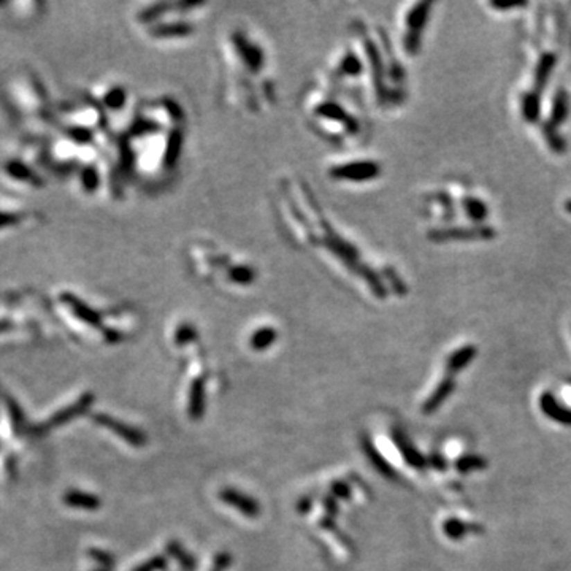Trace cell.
Returning <instances> with one entry per match:
<instances>
[{
  "mask_svg": "<svg viewBox=\"0 0 571 571\" xmlns=\"http://www.w3.org/2000/svg\"><path fill=\"white\" fill-rule=\"evenodd\" d=\"M273 205L290 245L316 257L348 288L378 301L408 294V284L397 268L373 261L369 251L328 216L305 179L295 175L279 178Z\"/></svg>",
  "mask_w": 571,
  "mask_h": 571,
  "instance_id": "6da1fadb",
  "label": "cell"
},
{
  "mask_svg": "<svg viewBox=\"0 0 571 571\" xmlns=\"http://www.w3.org/2000/svg\"><path fill=\"white\" fill-rule=\"evenodd\" d=\"M186 125V113L172 97L140 103L119 137L114 183H135L146 191L166 188L179 170Z\"/></svg>",
  "mask_w": 571,
  "mask_h": 571,
  "instance_id": "7a4b0ae2",
  "label": "cell"
},
{
  "mask_svg": "<svg viewBox=\"0 0 571 571\" xmlns=\"http://www.w3.org/2000/svg\"><path fill=\"white\" fill-rule=\"evenodd\" d=\"M322 83L353 97L365 109H391L406 98V70L380 26L354 19L348 43L331 58Z\"/></svg>",
  "mask_w": 571,
  "mask_h": 571,
  "instance_id": "3957f363",
  "label": "cell"
},
{
  "mask_svg": "<svg viewBox=\"0 0 571 571\" xmlns=\"http://www.w3.org/2000/svg\"><path fill=\"white\" fill-rule=\"evenodd\" d=\"M224 96L241 113H265L276 103L270 53L246 26H232L221 42Z\"/></svg>",
  "mask_w": 571,
  "mask_h": 571,
  "instance_id": "277c9868",
  "label": "cell"
},
{
  "mask_svg": "<svg viewBox=\"0 0 571 571\" xmlns=\"http://www.w3.org/2000/svg\"><path fill=\"white\" fill-rule=\"evenodd\" d=\"M308 128L324 141L343 150L359 148L369 137L365 108L353 97L319 83L310 86L300 98Z\"/></svg>",
  "mask_w": 571,
  "mask_h": 571,
  "instance_id": "5b68a950",
  "label": "cell"
},
{
  "mask_svg": "<svg viewBox=\"0 0 571 571\" xmlns=\"http://www.w3.org/2000/svg\"><path fill=\"white\" fill-rule=\"evenodd\" d=\"M184 259L191 273L211 288L246 292L259 283L256 263L224 249L210 240H195L186 246Z\"/></svg>",
  "mask_w": 571,
  "mask_h": 571,
  "instance_id": "8992f818",
  "label": "cell"
},
{
  "mask_svg": "<svg viewBox=\"0 0 571 571\" xmlns=\"http://www.w3.org/2000/svg\"><path fill=\"white\" fill-rule=\"evenodd\" d=\"M208 8L205 2H152L137 10L135 24L150 40L177 43L189 40L199 30Z\"/></svg>",
  "mask_w": 571,
  "mask_h": 571,
  "instance_id": "52a82bcc",
  "label": "cell"
},
{
  "mask_svg": "<svg viewBox=\"0 0 571 571\" xmlns=\"http://www.w3.org/2000/svg\"><path fill=\"white\" fill-rule=\"evenodd\" d=\"M384 172L383 164L376 159L353 155L342 156L327 162L326 177L335 184L344 186H365L380 179Z\"/></svg>",
  "mask_w": 571,
  "mask_h": 571,
  "instance_id": "ba28073f",
  "label": "cell"
},
{
  "mask_svg": "<svg viewBox=\"0 0 571 571\" xmlns=\"http://www.w3.org/2000/svg\"><path fill=\"white\" fill-rule=\"evenodd\" d=\"M433 8L432 2H417L406 10L403 15L402 26V48L403 53L410 58H416L421 53L424 32L427 23L430 19V12Z\"/></svg>",
  "mask_w": 571,
  "mask_h": 571,
  "instance_id": "9c48e42d",
  "label": "cell"
},
{
  "mask_svg": "<svg viewBox=\"0 0 571 571\" xmlns=\"http://www.w3.org/2000/svg\"><path fill=\"white\" fill-rule=\"evenodd\" d=\"M497 237V230L482 224L471 227H435L430 229L427 238L433 243H449V241H473V240H492Z\"/></svg>",
  "mask_w": 571,
  "mask_h": 571,
  "instance_id": "30bf717a",
  "label": "cell"
},
{
  "mask_svg": "<svg viewBox=\"0 0 571 571\" xmlns=\"http://www.w3.org/2000/svg\"><path fill=\"white\" fill-rule=\"evenodd\" d=\"M92 421L96 424L108 428L109 432L114 433V435L119 437L121 440L129 443L130 446L134 448H145L148 443V437L145 435V432L140 430L134 425L125 424V422L116 419V417L105 414V413H97L92 416Z\"/></svg>",
  "mask_w": 571,
  "mask_h": 571,
  "instance_id": "8fae6325",
  "label": "cell"
},
{
  "mask_svg": "<svg viewBox=\"0 0 571 571\" xmlns=\"http://www.w3.org/2000/svg\"><path fill=\"white\" fill-rule=\"evenodd\" d=\"M94 398H96L94 394L86 392L85 395H81V397L76 400V402L69 405L67 408H62V410H59L58 413H54L45 422V424H42L40 427L37 428V430H40V433H46L49 430H53V428L69 424L70 421H73L78 416L87 413V411H89V408L92 406V403H94Z\"/></svg>",
  "mask_w": 571,
  "mask_h": 571,
  "instance_id": "7c38bea8",
  "label": "cell"
},
{
  "mask_svg": "<svg viewBox=\"0 0 571 571\" xmlns=\"http://www.w3.org/2000/svg\"><path fill=\"white\" fill-rule=\"evenodd\" d=\"M219 500H221L222 503L229 504V507H232L234 509H237L238 513L249 519L259 518L262 511L261 503L257 502L256 498L246 495L245 492H240L237 489L232 487L221 489V492H219Z\"/></svg>",
  "mask_w": 571,
  "mask_h": 571,
  "instance_id": "4fadbf2b",
  "label": "cell"
},
{
  "mask_svg": "<svg viewBox=\"0 0 571 571\" xmlns=\"http://www.w3.org/2000/svg\"><path fill=\"white\" fill-rule=\"evenodd\" d=\"M205 387L207 376H199L192 381L189 387V400H188V416L192 421H200L205 414Z\"/></svg>",
  "mask_w": 571,
  "mask_h": 571,
  "instance_id": "5bb4252c",
  "label": "cell"
},
{
  "mask_svg": "<svg viewBox=\"0 0 571 571\" xmlns=\"http://www.w3.org/2000/svg\"><path fill=\"white\" fill-rule=\"evenodd\" d=\"M557 64V56L551 51L543 53L538 62L535 65L534 71V89L536 94L541 96V92L545 91V87L549 83V78H551L554 69H556Z\"/></svg>",
  "mask_w": 571,
  "mask_h": 571,
  "instance_id": "9a60e30c",
  "label": "cell"
},
{
  "mask_svg": "<svg viewBox=\"0 0 571 571\" xmlns=\"http://www.w3.org/2000/svg\"><path fill=\"white\" fill-rule=\"evenodd\" d=\"M279 337V333L273 326H268V324H263V326L257 327L256 331H252L249 338H248V346L251 351H256V353H263V351L270 349L272 346L276 343V340Z\"/></svg>",
  "mask_w": 571,
  "mask_h": 571,
  "instance_id": "2e32d148",
  "label": "cell"
},
{
  "mask_svg": "<svg viewBox=\"0 0 571 571\" xmlns=\"http://www.w3.org/2000/svg\"><path fill=\"white\" fill-rule=\"evenodd\" d=\"M64 503L70 508L85 509V511H97L102 507V500L94 493L83 491H69L64 495Z\"/></svg>",
  "mask_w": 571,
  "mask_h": 571,
  "instance_id": "e0dca14e",
  "label": "cell"
},
{
  "mask_svg": "<svg viewBox=\"0 0 571 571\" xmlns=\"http://www.w3.org/2000/svg\"><path fill=\"white\" fill-rule=\"evenodd\" d=\"M460 207L470 221L475 222V226H482L489 216V207L484 200L477 199L475 195H464L460 199Z\"/></svg>",
  "mask_w": 571,
  "mask_h": 571,
  "instance_id": "ac0fdd59",
  "label": "cell"
},
{
  "mask_svg": "<svg viewBox=\"0 0 571 571\" xmlns=\"http://www.w3.org/2000/svg\"><path fill=\"white\" fill-rule=\"evenodd\" d=\"M570 114V96L563 87H559L556 94L552 97L551 105V116H549V123L556 128H560L565 121L568 119Z\"/></svg>",
  "mask_w": 571,
  "mask_h": 571,
  "instance_id": "d6986e66",
  "label": "cell"
},
{
  "mask_svg": "<svg viewBox=\"0 0 571 571\" xmlns=\"http://www.w3.org/2000/svg\"><path fill=\"white\" fill-rule=\"evenodd\" d=\"M520 113L525 123L536 124L541 116V96L535 91L524 92L520 96Z\"/></svg>",
  "mask_w": 571,
  "mask_h": 571,
  "instance_id": "ffe728a7",
  "label": "cell"
},
{
  "mask_svg": "<svg viewBox=\"0 0 571 571\" xmlns=\"http://www.w3.org/2000/svg\"><path fill=\"white\" fill-rule=\"evenodd\" d=\"M362 449H364V453L367 455V459H369V462L375 466V470L378 473H381L383 476L386 477H394L395 473L392 470V466L387 464V460L383 457L380 454V451L373 446V443L369 437H362Z\"/></svg>",
  "mask_w": 571,
  "mask_h": 571,
  "instance_id": "44dd1931",
  "label": "cell"
},
{
  "mask_svg": "<svg viewBox=\"0 0 571 571\" xmlns=\"http://www.w3.org/2000/svg\"><path fill=\"white\" fill-rule=\"evenodd\" d=\"M425 202L428 203H437L438 207L441 208L443 211V219L444 221H453L454 216H455V203L454 199L451 197V194L446 191H433L430 194L425 195Z\"/></svg>",
  "mask_w": 571,
  "mask_h": 571,
  "instance_id": "7402d4cb",
  "label": "cell"
},
{
  "mask_svg": "<svg viewBox=\"0 0 571 571\" xmlns=\"http://www.w3.org/2000/svg\"><path fill=\"white\" fill-rule=\"evenodd\" d=\"M392 438L395 440V443H397L400 451H402L403 459L406 460V462L413 466H424V457H422V455L417 453L413 446H411V443L408 441V438L403 435L402 430H397V428H395V430L392 432Z\"/></svg>",
  "mask_w": 571,
  "mask_h": 571,
  "instance_id": "603a6c76",
  "label": "cell"
},
{
  "mask_svg": "<svg viewBox=\"0 0 571 571\" xmlns=\"http://www.w3.org/2000/svg\"><path fill=\"white\" fill-rule=\"evenodd\" d=\"M199 340V331L192 322H179L173 332V344L177 348H186Z\"/></svg>",
  "mask_w": 571,
  "mask_h": 571,
  "instance_id": "cb8c5ba5",
  "label": "cell"
},
{
  "mask_svg": "<svg viewBox=\"0 0 571 571\" xmlns=\"http://www.w3.org/2000/svg\"><path fill=\"white\" fill-rule=\"evenodd\" d=\"M541 134L545 137V140L547 143V146L556 152V155H563L567 151V141H565L563 135L560 134L559 128L552 125L549 121L541 124Z\"/></svg>",
  "mask_w": 571,
  "mask_h": 571,
  "instance_id": "d4e9b609",
  "label": "cell"
},
{
  "mask_svg": "<svg viewBox=\"0 0 571 571\" xmlns=\"http://www.w3.org/2000/svg\"><path fill=\"white\" fill-rule=\"evenodd\" d=\"M476 355V349L473 346H464L451 354V357L448 359V369L451 371L455 370H462L464 367L468 364V362L473 360V357Z\"/></svg>",
  "mask_w": 571,
  "mask_h": 571,
  "instance_id": "484cf974",
  "label": "cell"
},
{
  "mask_svg": "<svg viewBox=\"0 0 571 571\" xmlns=\"http://www.w3.org/2000/svg\"><path fill=\"white\" fill-rule=\"evenodd\" d=\"M167 552L183 567L184 571H192L195 568V560L189 552L184 551V547L177 541H170L167 545Z\"/></svg>",
  "mask_w": 571,
  "mask_h": 571,
  "instance_id": "4316f807",
  "label": "cell"
},
{
  "mask_svg": "<svg viewBox=\"0 0 571 571\" xmlns=\"http://www.w3.org/2000/svg\"><path fill=\"white\" fill-rule=\"evenodd\" d=\"M451 389H453V383L448 378V380H444L440 386L437 387V391L432 394V397L424 403V413H433V411L440 406L443 400L448 397V394L451 392Z\"/></svg>",
  "mask_w": 571,
  "mask_h": 571,
  "instance_id": "83f0119b",
  "label": "cell"
},
{
  "mask_svg": "<svg viewBox=\"0 0 571 571\" xmlns=\"http://www.w3.org/2000/svg\"><path fill=\"white\" fill-rule=\"evenodd\" d=\"M87 554H89V557L94 560V562H97L98 565H100V568L109 570L112 567H114V565H116V559H114L109 552L102 551V549L92 547V549H89V551H87Z\"/></svg>",
  "mask_w": 571,
  "mask_h": 571,
  "instance_id": "f1b7e54d",
  "label": "cell"
},
{
  "mask_svg": "<svg viewBox=\"0 0 571 571\" xmlns=\"http://www.w3.org/2000/svg\"><path fill=\"white\" fill-rule=\"evenodd\" d=\"M167 557L164 556H155L151 559H148L146 562H143L139 567L134 568V571H161L164 568H167Z\"/></svg>",
  "mask_w": 571,
  "mask_h": 571,
  "instance_id": "f546056e",
  "label": "cell"
},
{
  "mask_svg": "<svg viewBox=\"0 0 571 571\" xmlns=\"http://www.w3.org/2000/svg\"><path fill=\"white\" fill-rule=\"evenodd\" d=\"M8 411H10V414H12V422H13L16 433H21V430H23L24 419H23V413H21L19 406L15 402H12V400H8Z\"/></svg>",
  "mask_w": 571,
  "mask_h": 571,
  "instance_id": "4dcf8cb0",
  "label": "cell"
},
{
  "mask_svg": "<svg viewBox=\"0 0 571 571\" xmlns=\"http://www.w3.org/2000/svg\"><path fill=\"white\" fill-rule=\"evenodd\" d=\"M331 491H332V497L343 498V500L351 498V487L348 482H344V481H335L331 486Z\"/></svg>",
  "mask_w": 571,
  "mask_h": 571,
  "instance_id": "1f68e13d",
  "label": "cell"
},
{
  "mask_svg": "<svg viewBox=\"0 0 571 571\" xmlns=\"http://www.w3.org/2000/svg\"><path fill=\"white\" fill-rule=\"evenodd\" d=\"M230 563H232V557H230V554L221 552L214 557L213 567L210 571H226L230 567Z\"/></svg>",
  "mask_w": 571,
  "mask_h": 571,
  "instance_id": "d6a6232c",
  "label": "cell"
},
{
  "mask_svg": "<svg viewBox=\"0 0 571 571\" xmlns=\"http://www.w3.org/2000/svg\"><path fill=\"white\" fill-rule=\"evenodd\" d=\"M491 7L497 10H513V8H524L527 7L525 2H514V3H502V2H492Z\"/></svg>",
  "mask_w": 571,
  "mask_h": 571,
  "instance_id": "836d02e7",
  "label": "cell"
},
{
  "mask_svg": "<svg viewBox=\"0 0 571 571\" xmlns=\"http://www.w3.org/2000/svg\"><path fill=\"white\" fill-rule=\"evenodd\" d=\"M311 508V498H301L299 503V511L300 513H308Z\"/></svg>",
  "mask_w": 571,
  "mask_h": 571,
  "instance_id": "e575fe53",
  "label": "cell"
},
{
  "mask_svg": "<svg viewBox=\"0 0 571 571\" xmlns=\"http://www.w3.org/2000/svg\"><path fill=\"white\" fill-rule=\"evenodd\" d=\"M563 207H565V211L571 214V199L565 200V205H563Z\"/></svg>",
  "mask_w": 571,
  "mask_h": 571,
  "instance_id": "d590c367",
  "label": "cell"
},
{
  "mask_svg": "<svg viewBox=\"0 0 571 571\" xmlns=\"http://www.w3.org/2000/svg\"><path fill=\"white\" fill-rule=\"evenodd\" d=\"M92 571H109V570H105V568H97V570H92Z\"/></svg>",
  "mask_w": 571,
  "mask_h": 571,
  "instance_id": "8d00e7d4",
  "label": "cell"
}]
</instances>
